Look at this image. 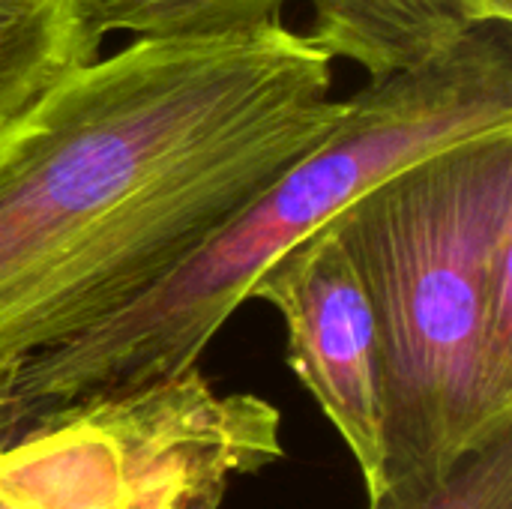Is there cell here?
<instances>
[{
    "label": "cell",
    "instance_id": "obj_1",
    "mask_svg": "<svg viewBox=\"0 0 512 509\" xmlns=\"http://www.w3.org/2000/svg\"><path fill=\"white\" fill-rule=\"evenodd\" d=\"M342 114L333 60L282 18L75 69L0 147V369L129 306Z\"/></svg>",
    "mask_w": 512,
    "mask_h": 509
},
{
    "label": "cell",
    "instance_id": "obj_2",
    "mask_svg": "<svg viewBox=\"0 0 512 509\" xmlns=\"http://www.w3.org/2000/svg\"><path fill=\"white\" fill-rule=\"evenodd\" d=\"M498 132H512V21H480L441 57L348 96L339 123L165 279L21 363L18 396L51 411L198 369L258 276L291 246L402 165Z\"/></svg>",
    "mask_w": 512,
    "mask_h": 509
},
{
    "label": "cell",
    "instance_id": "obj_3",
    "mask_svg": "<svg viewBox=\"0 0 512 509\" xmlns=\"http://www.w3.org/2000/svg\"><path fill=\"white\" fill-rule=\"evenodd\" d=\"M381 342L384 489L512 429V132L420 156L336 216Z\"/></svg>",
    "mask_w": 512,
    "mask_h": 509
},
{
    "label": "cell",
    "instance_id": "obj_4",
    "mask_svg": "<svg viewBox=\"0 0 512 509\" xmlns=\"http://www.w3.org/2000/svg\"><path fill=\"white\" fill-rule=\"evenodd\" d=\"M282 456L270 402L189 369L36 411L0 441V509H222L240 477Z\"/></svg>",
    "mask_w": 512,
    "mask_h": 509
},
{
    "label": "cell",
    "instance_id": "obj_5",
    "mask_svg": "<svg viewBox=\"0 0 512 509\" xmlns=\"http://www.w3.org/2000/svg\"><path fill=\"white\" fill-rule=\"evenodd\" d=\"M282 315L291 372L351 450L366 495L384 489L381 342L372 297L336 219L276 258L252 285Z\"/></svg>",
    "mask_w": 512,
    "mask_h": 509
},
{
    "label": "cell",
    "instance_id": "obj_6",
    "mask_svg": "<svg viewBox=\"0 0 512 509\" xmlns=\"http://www.w3.org/2000/svg\"><path fill=\"white\" fill-rule=\"evenodd\" d=\"M480 21L504 18L489 0H309L303 36L381 81L441 57Z\"/></svg>",
    "mask_w": 512,
    "mask_h": 509
},
{
    "label": "cell",
    "instance_id": "obj_7",
    "mask_svg": "<svg viewBox=\"0 0 512 509\" xmlns=\"http://www.w3.org/2000/svg\"><path fill=\"white\" fill-rule=\"evenodd\" d=\"M102 42L72 0H0V147Z\"/></svg>",
    "mask_w": 512,
    "mask_h": 509
},
{
    "label": "cell",
    "instance_id": "obj_8",
    "mask_svg": "<svg viewBox=\"0 0 512 509\" xmlns=\"http://www.w3.org/2000/svg\"><path fill=\"white\" fill-rule=\"evenodd\" d=\"M285 3L288 0H72L99 42L114 33L168 39L252 30L279 21Z\"/></svg>",
    "mask_w": 512,
    "mask_h": 509
},
{
    "label": "cell",
    "instance_id": "obj_9",
    "mask_svg": "<svg viewBox=\"0 0 512 509\" xmlns=\"http://www.w3.org/2000/svg\"><path fill=\"white\" fill-rule=\"evenodd\" d=\"M366 509H512V429L465 456L435 483H399L369 495Z\"/></svg>",
    "mask_w": 512,
    "mask_h": 509
},
{
    "label": "cell",
    "instance_id": "obj_10",
    "mask_svg": "<svg viewBox=\"0 0 512 509\" xmlns=\"http://www.w3.org/2000/svg\"><path fill=\"white\" fill-rule=\"evenodd\" d=\"M15 378H18V366L0 369V441L12 438L36 417V411L18 396Z\"/></svg>",
    "mask_w": 512,
    "mask_h": 509
},
{
    "label": "cell",
    "instance_id": "obj_11",
    "mask_svg": "<svg viewBox=\"0 0 512 509\" xmlns=\"http://www.w3.org/2000/svg\"><path fill=\"white\" fill-rule=\"evenodd\" d=\"M489 6L498 12V18L504 21H512V0H489Z\"/></svg>",
    "mask_w": 512,
    "mask_h": 509
}]
</instances>
